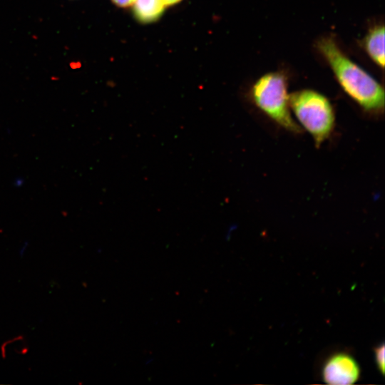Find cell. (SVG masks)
<instances>
[{"label": "cell", "instance_id": "cell-6", "mask_svg": "<svg viewBox=\"0 0 385 385\" xmlns=\"http://www.w3.org/2000/svg\"><path fill=\"white\" fill-rule=\"evenodd\" d=\"M164 4L160 0H136L134 13L138 20L150 22L156 20L162 14Z\"/></svg>", "mask_w": 385, "mask_h": 385}, {"label": "cell", "instance_id": "cell-4", "mask_svg": "<svg viewBox=\"0 0 385 385\" xmlns=\"http://www.w3.org/2000/svg\"><path fill=\"white\" fill-rule=\"evenodd\" d=\"M322 379L332 385H348L355 383L360 376V367L351 355L340 352L331 356L322 368Z\"/></svg>", "mask_w": 385, "mask_h": 385}, {"label": "cell", "instance_id": "cell-3", "mask_svg": "<svg viewBox=\"0 0 385 385\" xmlns=\"http://www.w3.org/2000/svg\"><path fill=\"white\" fill-rule=\"evenodd\" d=\"M289 106L297 123L311 135L316 148L332 136L336 115L324 95L312 89L299 90L289 94Z\"/></svg>", "mask_w": 385, "mask_h": 385}, {"label": "cell", "instance_id": "cell-8", "mask_svg": "<svg viewBox=\"0 0 385 385\" xmlns=\"http://www.w3.org/2000/svg\"><path fill=\"white\" fill-rule=\"evenodd\" d=\"M112 1L115 4L120 6L125 7V6H130L131 4L135 3L136 0H112Z\"/></svg>", "mask_w": 385, "mask_h": 385}, {"label": "cell", "instance_id": "cell-5", "mask_svg": "<svg viewBox=\"0 0 385 385\" xmlns=\"http://www.w3.org/2000/svg\"><path fill=\"white\" fill-rule=\"evenodd\" d=\"M384 26L371 27L361 40L362 48L370 59L379 67L384 68Z\"/></svg>", "mask_w": 385, "mask_h": 385}, {"label": "cell", "instance_id": "cell-2", "mask_svg": "<svg viewBox=\"0 0 385 385\" xmlns=\"http://www.w3.org/2000/svg\"><path fill=\"white\" fill-rule=\"evenodd\" d=\"M249 99L278 127L291 133H302L292 115L287 77L282 71L269 72L257 79L249 91Z\"/></svg>", "mask_w": 385, "mask_h": 385}, {"label": "cell", "instance_id": "cell-1", "mask_svg": "<svg viewBox=\"0 0 385 385\" xmlns=\"http://www.w3.org/2000/svg\"><path fill=\"white\" fill-rule=\"evenodd\" d=\"M315 45L344 93L369 116L383 115L384 87L353 61L342 51L333 36L320 37Z\"/></svg>", "mask_w": 385, "mask_h": 385}, {"label": "cell", "instance_id": "cell-9", "mask_svg": "<svg viewBox=\"0 0 385 385\" xmlns=\"http://www.w3.org/2000/svg\"><path fill=\"white\" fill-rule=\"evenodd\" d=\"M160 1L164 4V6H166V5L174 4L180 1V0H160Z\"/></svg>", "mask_w": 385, "mask_h": 385}, {"label": "cell", "instance_id": "cell-7", "mask_svg": "<svg viewBox=\"0 0 385 385\" xmlns=\"http://www.w3.org/2000/svg\"><path fill=\"white\" fill-rule=\"evenodd\" d=\"M375 361L379 371L384 374V344L382 343L374 349Z\"/></svg>", "mask_w": 385, "mask_h": 385}]
</instances>
